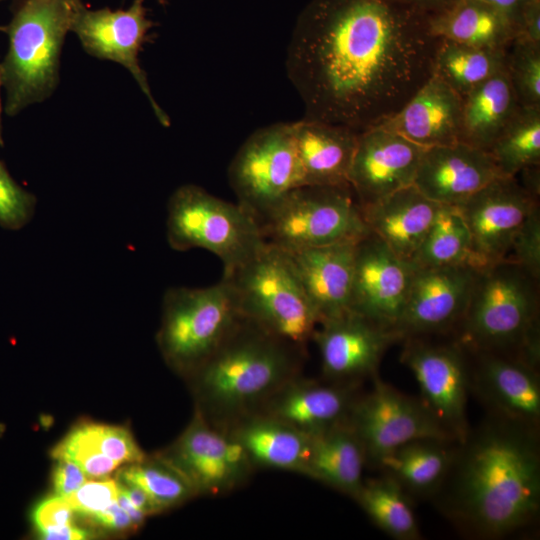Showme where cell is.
I'll return each mask as SVG.
<instances>
[{
    "instance_id": "1",
    "label": "cell",
    "mask_w": 540,
    "mask_h": 540,
    "mask_svg": "<svg viewBox=\"0 0 540 540\" xmlns=\"http://www.w3.org/2000/svg\"><path fill=\"white\" fill-rule=\"evenodd\" d=\"M438 40L400 0H311L286 55L304 119L359 133L383 124L432 75Z\"/></svg>"
},
{
    "instance_id": "2",
    "label": "cell",
    "mask_w": 540,
    "mask_h": 540,
    "mask_svg": "<svg viewBox=\"0 0 540 540\" xmlns=\"http://www.w3.org/2000/svg\"><path fill=\"white\" fill-rule=\"evenodd\" d=\"M439 506L485 538L505 536L535 519L540 459L535 429L497 416L458 443ZM445 477V478H446Z\"/></svg>"
},
{
    "instance_id": "3",
    "label": "cell",
    "mask_w": 540,
    "mask_h": 540,
    "mask_svg": "<svg viewBox=\"0 0 540 540\" xmlns=\"http://www.w3.org/2000/svg\"><path fill=\"white\" fill-rule=\"evenodd\" d=\"M295 348L243 318L223 344L191 374L198 410L215 426H229L256 412L297 375Z\"/></svg>"
},
{
    "instance_id": "4",
    "label": "cell",
    "mask_w": 540,
    "mask_h": 540,
    "mask_svg": "<svg viewBox=\"0 0 540 540\" xmlns=\"http://www.w3.org/2000/svg\"><path fill=\"white\" fill-rule=\"evenodd\" d=\"M82 0H17L0 27L8 49L0 62L5 112L15 116L48 99L59 83L62 47Z\"/></svg>"
},
{
    "instance_id": "5",
    "label": "cell",
    "mask_w": 540,
    "mask_h": 540,
    "mask_svg": "<svg viewBox=\"0 0 540 540\" xmlns=\"http://www.w3.org/2000/svg\"><path fill=\"white\" fill-rule=\"evenodd\" d=\"M536 280L503 260L481 269L462 318V342L478 352L520 348L522 359L539 357Z\"/></svg>"
},
{
    "instance_id": "6",
    "label": "cell",
    "mask_w": 540,
    "mask_h": 540,
    "mask_svg": "<svg viewBox=\"0 0 540 540\" xmlns=\"http://www.w3.org/2000/svg\"><path fill=\"white\" fill-rule=\"evenodd\" d=\"M222 279L233 287L244 319L296 348L312 339L318 317L282 250L265 243Z\"/></svg>"
},
{
    "instance_id": "7",
    "label": "cell",
    "mask_w": 540,
    "mask_h": 540,
    "mask_svg": "<svg viewBox=\"0 0 540 540\" xmlns=\"http://www.w3.org/2000/svg\"><path fill=\"white\" fill-rule=\"evenodd\" d=\"M166 229L172 249L202 248L216 255L223 264V277L266 243L259 223L243 207L193 184L180 186L171 195Z\"/></svg>"
},
{
    "instance_id": "8",
    "label": "cell",
    "mask_w": 540,
    "mask_h": 540,
    "mask_svg": "<svg viewBox=\"0 0 540 540\" xmlns=\"http://www.w3.org/2000/svg\"><path fill=\"white\" fill-rule=\"evenodd\" d=\"M242 319L233 287L225 279L204 288H170L163 299L160 350L172 367L192 374Z\"/></svg>"
},
{
    "instance_id": "9",
    "label": "cell",
    "mask_w": 540,
    "mask_h": 540,
    "mask_svg": "<svg viewBox=\"0 0 540 540\" xmlns=\"http://www.w3.org/2000/svg\"><path fill=\"white\" fill-rule=\"evenodd\" d=\"M259 226L264 241L282 251L356 242L370 234L350 185L296 187Z\"/></svg>"
},
{
    "instance_id": "10",
    "label": "cell",
    "mask_w": 540,
    "mask_h": 540,
    "mask_svg": "<svg viewBox=\"0 0 540 540\" xmlns=\"http://www.w3.org/2000/svg\"><path fill=\"white\" fill-rule=\"evenodd\" d=\"M228 177L238 204L259 223L300 186L293 124L275 123L253 132L232 159Z\"/></svg>"
},
{
    "instance_id": "11",
    "label": "cell",
    "mask_w": 540,
    "mask_h": 540,
    "mask_svg": "<svg viewBox=\"0 0 540 540\" xmlns=\"http://www.w3.org/2000/svg\"><path fill=\"white\" fill-rule=\"evenodd\" d=\"M348 421L359 437L366 462L375 466L399 446L420 439L454 441L421 400L374 377L370 393L355 400Z\"/></svg>"
},
{
    "instance_id": "12",
    "label": "cell",
    "mask_w": 540,
    "mask_h": 540,
    "mask_svg": "<svg viewBox=\"0 0 540 540\" xmlns=\"http://www.w3.org/2000/svg\"><path fill=\"white\" fill-rule=\"evenodd\" d=\"M197 495L221 496L241 486L254 468L243 448L197 410L176 442L160 454Z\"/></svg>"
},
{
    "instance_id": "13",
    "label": "cell",
    "mask_w": 540,
    "mask_h": 540,
    "mask_svg": "<svg viewBox=\"0 0 540 540\" xmlns=\"http://www.w3.org/2000/svg\"><path fill=\"white\" fill-rule=\"evenodd\" d=\"M145 0H133L126 9L112 10L109 7L88 9L84 4L77 10L71 32L76 34L83 49L89 55L120 64L132 75L161 125H170L169 116L159 106L139 54L149 31L155 23L148 18Z\"/></svg>"
},
{
    "instance_id": "14",
    "label": "cell",
    "mask_w": 540,
    "mask_h": 540,
    "mask_svg": "<svg viewBox=\"0 0 540 540\" xmlns=\"http://www.w3.org/2000/svg\"><path fill=\"white\" fill-rule=\"evenodd\" d=\"M401 360L413 373L421 402L457 443L469 432L466 417L469 375L454 346L432 345L409 337Z\"/></svg>"
},
{
    "instance_id": "15",
    "label": "cell",
    "mask_w": 540,
    "mask_h": 540,
    "mask_svg": "<svg viewBox=\"0 0 540 540\" xmlns=\"http://www.w3.org/2000/svg\"><path fill=\"white\" fill-rule=\"evenodd\" d=\"M538 197L516 177H500L457 205L482 269L506 260L513 239Z\"/></svg>"
},
{
    "instance_id": "16",
    "label": "cell",
    "mask_w": 540,
    "mask_h": 540,
    "mask_svg": "<svg viewBox=\"0 0 540 540\" xmlns=\"http://www.w3.org/2000/svg\"><path fill=\"white\" fill-rule=\"evenodd\" d=\"M415 266L370 233L356 244L350 312L394 331Z\"/></svg>"
},
{
    "instance_id": "17",
    "label": "cell",
    "mask_w": 540,
    "mask_h": 540,
    "mask_svg": "<svg viewBox=\"0 0 540 540\" xmlns=\"http://www.w3.org/2000/svg\"><path fill=\"white\" fill-rule=\"evenodd\" d=\"M480 270L468 266L417 267L402 315L400 339L441 332L462 320Z\"/></svg>"
},
{
    "instance_id": "18",
    "label": "cell",
    "mask_w": 540,
    "mask_h": 540,
    "mask_svg": "<svg viewBox=\"0 0 540 540\" xmlns=\"http://www.w3.org/2000/svg\"><path fill=\"white\" fill-rule=\"evenodd\" d=\"M425 148L376 126L359 133L348 183L360 206L414 184Z\"/></svg>"
},
{
    "instance_id": "19",
    "label": "cell",
    "mask_w": 540,
    "mask_h": 540,
    "mask_svg": "<svg viewBox=\"0 0 540 540\" xmlns=\"http://www.w3.org/2000/svg\"><path fill=\"white\" fill-rule=\"evenodd\" d=\"M312 339L324 375L336 382H350L375 375L387 348L400 338L394 331L348 312L320 323Z\"/></svg>"
},
{
    "instance_id": "20",
    "label": "cell",
    "mask_w": 540,
    "mask_h": 540,
    "mask_svg": "<svg viewBox=\"0 0 540 540\" xmlns=\"http://www.w3.org/2000/svg\"><path fill=\"white\" fill-rule=\"evenodd\" d=\"M500 177L487 151L457 142L425 148L413 185L439 205L457 206Z\"/></svg>"
},
{
    "instance_id": "21",
    "label": "cell",
    "mask_w": 540,
    "mask_h": 540,
    "mask_svg": "<svg viewBox=\"0 0 540 540\" xmlns=\"http://www.w3.org/2000/svg\"><path fill=\"white\" fill-rule=\"evenodd\" d=\"M357 242L283 251L319 324L350 312Z\"/></svg>"
},
{
    "instance_id": "22",
    "label": "cell",
    "mask_w": 540,
    "mask_h": 540,
    "mask_svg": "<svg viewBox=\"0 0 540 540\" xmlns=\"http://www.w3.org/2000/svg\"><path fill=\"white\" fill-rule=\"evenodd\" d=\"M475 375L479 394L497 416L534 428L540 418V385L535 366L521 358L480 352Z\"/></svg>"
},
{
    "instance_id": "23",
    "label": "cell",
    "mask_w": 540,
    "mask_h": 540,
    "mask_svg": "<svg viewBox=\"0 0 540 540\" xmlns=\"http://www.w3.org/2000/svg\"><path fill=\"white\" fill-rule=\"evenodd\" d=\"M354 401L350 387L323 385L296 375L256 412L313 435L347 420Z\"/></svg>"
},
{
    "instance_id": "24",
    "label": "cell",
    "mask_w": 540,
    "mask_h": 540,
    "mask_svg": "<svg viewBox=\"0 0 540 540\" xmlns=\"http://www.w3.org/2000/svg\"><path fill=\"white\" fill-rule=\"evenodd\" d=\"M360 207L370 233L398 257L412 263L440 205L411 185Z\"/></svg>"
},
{
    "instance_id": "25",
    "label": "cell",
    "mask_w": 540,
    "mask_h": 540,
    "mask_svg": "<svg viewBox=\"0 0 540 540\" xmlns=\"http://www.w3.org/2000/svg\"><path fill=\"white\" fill-rule=\"evenodd\" d=\"M462 99L435 75L404 107L379 125L424 147L460 142Z\"/></svg>"
},
{
    "instance_id": "26",
    "label": "cell",
    "mask_w": 540,
    "mask_h": 540,
    "mask_svg": "<svg viewBox=\"0 0 540 540\" xmlns=\"http://www.w3.org/2000/svg\"><path fill=\"white\" fill-rule=\"evenodd\" d=\"M300 186H346L359 132L308 119L293 122Z\"/></svg>"
},
{
    "instance_id": "27",
    "label": "cell",
    "mask_w": 540,
    "mask_h": 540,
    "mask_svg": "<svg viewBox=\"0 0 540 540\" xmlns=\"http://www.w3.org/2000/svg\"><path fill=\"white\" fill-rule=\"evenodd\" d=\"M227 427L226 432L243 448L253 467L286 470L309 477L311 435L257 412Z\"/></svg>"
},
{
    "instance_id": "28",
    "label": "cell",
    "mask_w": 540,
    "mask_h": 540,
    "mask_svg": "<svg viewBox=\"0 0 540 540\" xmlns=\"http://www.w3.org/2000/svg\"><path fill=\"white\" fill-rule=\"evenodd\" d=\"M426 18L436 38L473 47L507 50L517 36L511 22L483 0H457Z\"/></svg>"
},
{
    "instance_id": "29",
    "label": "cell",
    "mask_w": 540,
    "mask_h": 540,
    "mask_svg": "<svg viewBox=\"0 0 540 540\" xmlns=\"http://www.w3.org/2000/svg\"><path fill=\"white\" fill-rule=\"evenodd\" d=\"M366 463L363 445L348 419L311 435L310 478L354 499Z\"/></svg>"
},
{
    "instance_id": "30",
    "label": "cell",
    "mask_w": 540,
    "mask_h": 540,
    "mask_svg": "<svg viewBox=\"0 0 540 540\" xmlns=\"http://www.w3.org/2000/svg\"><path fill=\"white\" fill-rule=\"evenodd\" d=\"M505 69L462 98L460 142L487 151L519 110Z\"/></svg>"
},
{
    "instance_id": "31",
    "label": "cell",
    "mask_w": 540,
    "mask_h": 540,
    "mask_svg": "<svg viewBox=\"0 0 540 540\" xmlns=\"http://www.w3.org/2000/svg\"><path fill=\"white\" fill-rule=\"evenodd\" d=\"M450 441L420 439L405 443L385 455L376 465L408 493L435 495L441 487L455 451Z\"/></svg>"
},
{
    "instance_id": "32",
    "label": "cell",
    "mask_w": 540,
    "mask_h": 540,
    "mask_svg": "<svg viewBox=\"0 0 540 540\" xmlns=\"http://www.w3.org/2000/svg\"><path fill=\"white\" fill-rule=\"evenodd\" d=\"M507 50L468 46L439 39L432 74L462 99L479 84L504 69Z\"/></svg>"
},
{
    "instance_id": "33",
    "label": "cell",
    "mask_w": 540,
    "mask_h": 540,
    "mask_svg": "<svg viewBox=\"0 0 540 540\" xmlns=\"http://www.w3.org/2000/svg\"><path fill=\"white\" fill-rule=\"evenodd\" d=\"M412 263L417 267L482 269L473 250L470 232L456 206L440 205Z\"/></svg>"
},
{
    "instance_id": "34",
    "label": "cell",
    "mask_w": 540,
    "mask_h": 540,
    "mask_svg": "<svg viewBox=\"0 0 540 540\" xmlns=\"http://www.w3.org/2000/svg\"><path fill=\"white\" fill-rule=\"evenodd\" d=\"M369 518L389 536L416 540L420 532L408 494L391 477L363 480L354 498Z\"/></svg>"
},
{
    "instance_id": "35",
    "label": "cell",
    "mask_w": 540,
    "mask_h": 540,
    "mask_svg": "<svg viewBox=\"0 0 540 540\" xmlns=\"http://www.w3.org/2000/svg\"><path fill=\"white\" fill-rule=\"evenodd\" d=\"M504 177L540 165V107H521L487 150Z\"/></svg>"
},
{
    "instance_id": "36",
    "label": "cell",
    "mask_w": 540,
    "mask_h": 540,
    "mask_svg": "<svg viewBox=\"0 0 540 540\" xmlns=\"http://www.w3.org/2000/svg\"><path fill=\"white\" fill-rule=\"evenodd\" d=\"M118 480L144 490L160 512L196 496L185 477L161 455L129 464L120 471Z\"/></svg>"
},
{
    "instance_id": "37",
    "label": "cell",
    "mask_w": 540,
    "mask_h": 540,
    "mask_svg": "<svg viewBox=\"0 0 540 540\" xmlns=\"http://www.w3.org/2000/svg\"><path fill=\"white\" fill-rule=\"evenodd\" d=\"M505 72L521 107H540V44L516 36L505 56Z\"/></svg>"
},
{
    "instance_id": "38",
    "label": "cell",
    "mask_w": 540,
    "mask_h": 540,
    "mask_svg": "<svg viewBox=\"0 0 540 540\" xmlns=\"http://www.w3.org/2000/svg\"><path fill=\"white\" fill-rule=\"evenodd\" d=\"M54 459H65L77 464L86 475L104 477L119 465L101 453L93 440L89 423L75 427L52 450Z\"/></svg>"
},
{
    "instance_id": "39",
    "label": "cell",
    "mask_w": 540,
    "mask_h": 540,
    "mask_svg": "<svg viewBox=\"0 0 540 540\" xmlns=\"http://www.w3.org/2000/svg\"><path fill=\"white\" fill-rule=\"evenodd\" d=\"M35 206V196L11 177L0 160V225L9 230L21 229L32 218Z\"/></svg>"
},
{
    "instance_id": "40",
    "label": "cell",
    "mask_w": 540,
    "mask_h": 540,
    "mask_svg": "<svg viewBox=\"0 0 540 540\" xmlns=\"http://www.w3.org/2000/svg\"><path fill=\"white\" fill-rule=\"evenodd\" d=\"M537 280L540 274V212L538 204L517 231L507 257Z\"/></svg>"
},
{
    "instance_id": "41",
    "label": "cell",
    "mask_w": 540,
    "mask_h": 540,
    "mask_svg": "<svg viewBox=\"0 0 540 540\" xmlns=\"http://www.w3.org/2000/svg\"><path fill=\"white\" fill-rule=\"evenodd\" d=\"M89 424L98 450L119 465L133 464L147 458L128 429L122 426Z\"/></svg>"
},
{
    "instance_id": "42",
    "label": "cell",
    "mask_w": 540,
    "mask_h": 540,
    "mask_svg": "<svg viewBox=\"0 0 540 540\" xmlns=\"http://www.w3.org/2000/svg\"><path fill=\"white\" fill-rule=\"evenodd\" d=\"M118 490L114 480L90 481L65 498L76 513L89 518L115 502Z\"/></svg>"
},
{
    "instance_id": "43",
    "label": "cell",
    "mask_w": 540,
    "mask_h": 540,
    "mask_svg": "<svg viewBox=\"0 0 540 540\" xmlns=\"http://www.w3.org/2000/svg\"><path fill=\"white\" fill-rule=\"evenodd\" d=\"M75 511L65 497L54 495L39 502L31 517L38 534L54 531L74 523Z\"/></svg>"
},
{
    "instance_id": "44",
    "label": "cell",
    "mask_w": 540,
    "mask_h": 540,
    "mask_svg": "<svg viewBox=\"0 0 540 540\" xmlns=\"http://www.w3.org/2000/svg\"><path fill=\"white\" fill-rule=\"evenodd\" d=\"M86 482L85 472L74 462L57 459L52 473L55 495L68 497Z\"/></svg>"
},
{
    "instance_id": "45",
    "label": "cell",
    "mask_w": 540,
    "mask_h": 540,
    "mask_svg": "<svg viewBox=\"0 0 540 540\" xmlns=\"http://www.w3.org/2000/svg\"><path fill=\"white\" fill-rule=\"evenodd\" d=\"M89 519L100 527L113 531H131L135 529L126 511L115 501L104 510L90 516Z\"/></svg>"
},
{
    "instance_id": "46",
    "label": "cell",
    "mask_w": 540,
    "mask_h": 540,
    "mask_svg": "<svg viewBox=\"0 0 540 540\" xmlns=\"http://www.w3.org/2000/svg\"><path fill=\"white\" fill-rule=\"evenodd\" d=\"M517 36L540 44V0L532 1L524 10Z\"/></svg>"
},
{
    "instance_id": "47",
    "label": "cell",
    "mask_w": 540,
    "mask_h": 540,
    "mask_svg": "<svg viewBox=\"0 0 540 540\" xmlns=\"http://www.w3.org/2000/svg\"><path fill=\"white\" fill-rule=\"evenodd\" d=\"M501 12L519 31L521 18L526 7L534 0H483Z\"/></svg>"
},
{
    "instance_id": "48",
    "label": "cell",
    "mask_w": 540,
    "mask_h": 540,
    "mask_svg": "<svg viewBox=\"0 0 540 540\" xmlns=\"http://www.w3.org/2000/svg\"><path fill=\"white\" fill-rule=\"evenodd\" d=\"M117 483L128 499L146 516L160 512L151 498L140 487L121 480H117Z\"/></svg>"
},
{
    "instance_id": "49",
    "label": "cell",
    "mask_w": 540,
    "mask_h": 540,
    "mask_svg": "<svg viewBox=\"0 0 540 540\" xmlns=\"http://www.w3.org/2000/svg\"><path fill=\"white\" fill-rule=\"evenodd\" d=\"M91 534L76 524H72L44 534L41 538L47 540H82L90 538Z\"/></svg>"
},
{
    "instance_id": "50",
    "label": "cell",
    "mask_w": 540,
    "mask_h": 540,
    "mask_svg": "<svg viewBox=\"0 0 540 540\" xmlns=\"http://www.w3.org/2000/svg\"><path fill=\"white\" fill-rule=\"evenodd\" d=\"M414 10L430 15L439 12L452 5L457 0H400Z\"/></svg>"
},
{
    "instance_id": "51",
    "label": "cell",
    "mask_w": 540,
    "mask_h": 540,
    "mask_svg": "<svg viewBox=\"0 0 540 540\" xmlns=\"http://www.w3.org/2000/svg\"><path fill=\"white\" fill-rule=\"evenodd\" d=\"M119 488V486H118ZM116 502L121 508H123L126 513L131 518L133 524L136 528L142 525L145 520L146 514L138 509L124 494V492L119 488Z\"/></svg>"
},
{
    "instance_id": "52",
    "label": "cell",
    "mask_w": 540,
    "mask_h": 540,
    "mask_svg": "<svg viewBox=\"0 0 540 540\" xmlns=\"http://www.w3.org/2000/svg\"><path fill=\"white\" fill-rule=\"evenodd\" d=\"M1 87H2V83H1V76H0V89ZM1 114H2V105H1V97H0V145H3Z\"/></svg>"
},
{
    "instance_id": "53",
    "label": "cell",
    "mask_w": 540,
    "mask_h": 540,
    "mask_svg": "<svg viewBox=\"0 0 540 540\" xmlns=\"http://www.w3.org/2000/svg\"><path fill=\"white\" fill-rule=\"evenodd\" d=\"M0 1H2V0H0Z\"/></svg>"
}]
</instances>
